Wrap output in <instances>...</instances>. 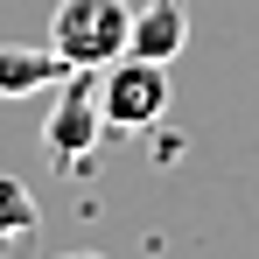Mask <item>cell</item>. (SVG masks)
<instances>
[{
    "label": "cell",
    "mask_w": 259,
    "mask_h": 259,
    "mask_svg": "<svg viewBox=\"0 0 259 259\" xmlns=\"http://www.w3.org/2000/svg\"><path fill=\"white\" fill-rule=\"evenodd\" d=\"M133 56H154V63H175L182 49H189V7L182 0H147V7H133Z\"/></svg>",
    "instance_id": "cell-4"
},
{
    "label": "cell",
    "mask_w": 259,
    "mask_h": 259,
    "mask_svg": "<svg viewBox=\"0 0 259 259\" xmlns=\"http://www.w3.org/2000/svg\"><path fill=\"white\" fill-rule=\"evenodd\" d=\"M98 112H105L112 133H154L161 112H168V63L133 56V49L119 63H105V77H98Z\"/></svg>",
    "instance_id": "cell-2"
},
{
    "label": "cell",
    "mask_w": 259,
    "mask_h": 259,
    "mask_svg": "<svg viewBox=\"0 0 259 259\" xmlns=\"http://www.w3.org/2000/svg\"><path fill=\"white\" fill-rule=\"evenodd\" d=\"M70 63L56 49H35V42H0V98H35L42 84H63Z\"/></svg>",
    "instance_id": "cell-5"
},
{
    "label": "cell",
    "mask_w": 259,
    "mask_h": 259,
    "mask_svg": "<svg viewBox=\"0 0 259 259\" xmlns=\"http://www.w3.org/2000/svg\"><path fill=\"white\" fill-rule=\"evenodd\" d=\"M63 259H98V252H63Z\"/></svg>",
    "instance_id": "cell-7"
},
{
    "label": "cell",
    "mask_w": 259,
    "mask_h": 259,
    "mask_svg": "<svg viewBox=\"0 0 259 259\" xmlns=\"http://www.w3.org/2000/svg\"><path fill=\"white\" fill-rule=\"evenodd\" d=\"M105 126V112H98V91H91V70H70L63 77V98H56V112H49V147L63 154V161H84L91 140Z\"/></svg>",
    "instance_id": "cell-3"
},
{
    "label": "cell",
    "mask_w": 259,
    "mask_h": 259,
    "mask_svg": "<svg viewBox=\"0 0 259 259\" xmlns=\"http://www.w3.org/2000/svg\"><path fill=\"white\" fill-rule=\"evenodd\" d=\"M133 42V7L126 0H56L49 14V49L70 70H105Z\"/></svg>",
    "instance_id": "cell-1"
},
{
    "label": "cell",
    "mask_w": 259,
    "mask_h": 259,
    "mask_svg": "<svg viewBox=\"0 0 259 259\" xmlns=\"http://www.w3.org/2000/svg\"><path fill=\"white\" fill-rule=\"evenodd\" d=\"M21 238H35V196L0 175V259L21 252Z\"/></svg>",
    "instance_id": "cell-6"
}]
</instances>
